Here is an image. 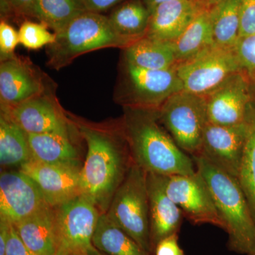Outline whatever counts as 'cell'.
Segmentation results:
<instances>
[{
    "label": "cell",
    "mask_w": 255,
    "mask_h": 255,
    "mask_svg": "<svg viewBox=\"0 0 255 255\" xmlns=\"http://www.w3.org/2000/svg\"><path fill=\"white\" fill-rule=\"evenodd\" d=\"M86 142L80 191L101 211L108 210L132 163L122 124H96L68 114Z\"/></svg>",
    "instance_id": "1"
},
{
    "label": "cell",
    "mask_w": 255,
    "mask_h": 255,
    "mask_svg": "<svg viewBox=\"0 0 255 255\" xmlns=\"http://www.w3.org/2000/svg\"><path fill=\"white\" fill-rule=\"evenodd\" d=\"M133 163L147 173L192 175V157L174 142L159 120L158 110L124 108L120 120Z\"/></svg>",
    "instance_id": "2"
},
{
    "label": "cell",
    "mask_w": 255,
    "mask_h": 255,
    "mask_svg": "<svg viewBox=\"0 0 255 255\" xmlns=\"http://www.w3.org/2000/svg\"><path fill=\"white\" fill-rule=\"evenodd\" d=\"M196 170L206 182L228 236L231 251L255 255V220L236 177L204 156H191Z\"/></svg>",
    "instance_id": "3"
},
{
    "label": "cell",
    "mask_w": 255,
    "mask_h": 255,
    "mask_svg": "<svg viewBox=\"0 0 255 255\" xmlns=\"http://www.w3.org/2000/svg\"><path fill=\"white\" fill-rule=\"evenodd\" d=\"M55 34L54 43L46 47V54L47 65L57 70L89 52L107 48L124 50L135 43L119 36L109 16L90 11L79 15Z\"/></svg>",
    "instance_id": "4"
},
{
    "label": "cell",
    "mask_w": 255,
    "mask_h": 255,
    "mask_svg": "<svg viewBox=\"0 0 255 255\" xmlns=\"http://www.w3.org/2000/svg\"><path fill=\"white\" fill-rule=\"evenodd\" d=\"M182 90L176 66L166 70H147L122 60L114 100L124 109L159 110L169 97Z\"/></svg>",
    "instance_id": "5"
},
{
    "label": "cell",
    "mask_w": 255,
    "mask_h": 255,
    "mask_svg": "<svg viewBox=\"0 0 255 255\" xmlns=\"http://www.w3.org/2000/svg\"><path fill=\"white\" fill-rule=\"evenodd\" d=\"M106 214L142 249L153 253L146 172L133 162Z\"/></svg>",
    "instance_id": "6"
},
{
    "label": "cell",
    "mask_w": 255,
    "mask_h": 255,
    "mask_svg": "<svg viewBox=\"0 0 255 255\" xmlns=\"http://www.w3.org/2000/svg\"><path fill=\"white\" fill-rule=\"evenodd\" d=\"M158 112L161 124L176 144L188 155L199 154L209 124L206 96L182 90L169 97Z\"/></svg>",
    "instance_id": "7"
},
{
    "label": "cell",
    "mask_w": 255,
    "mask_h": 255,
    "mask_svg": "<svg viewBox=\"0 0 255 255\" xmlns=\"http://www.w3.org/2000/svg\"><path fill=\"white\" fill-rule=\"evenodd\" d=\"M56 255L88 254L101 211L85 196H77L54 207Z\"/></svg>",
    "instance_id": "8"
},
{
    "label": "cell",
    "mask_w": 255,
    "mask_h": 255,
    "mask_svg": "<svg viewBox=\"0 0 255 255\" xmlns=\"http://www.w3.org/2000/svg\"><path fill=\"white\" fill-rule=\"evenodd\" d=\"M184 91L206 96L233 74L242 71L234 48L216 44L176 65Z\"/></svg>",
    "instance_id": "9"
},
{
    "label": "cell",
    "mask_w": 255,
    "mask_h": 255,
    "mask_svg": "<svg viewBox=\"0 0 255 255\" xmlns=\"http://www.w3.org/2000/svg\"><path fill=\"white\" fill-rule=\"evenodd\" d=\"M53 90V82L28 58L15 55L1 61V108H12Z\"/></svg>",
    "instance_id": "10"
},
{
    "label": "cell",
    "mask_w": 255,
    "mask_h": 255,
    "mask_svg": "<svg viewBox=\"0 0 255 255\" xmlns=\"http://www.w3.org/2000/svg\"><path fill=\"white\" fill-rule=\"evenodd\" d=\"M27 133H52L73 137L78 130L50 90L10 109L1 108ZM69 116V115H68Z\"/></svg>",
    "instance_id": "11"
},
{
    "label": "cell",
    "mask_w": 255,
    "mask_h": 255,
    "mask_svg": "<svg viewBox=\"0 0 255 255\" xmlns=\"http://www.w3.org/2000/svg\"><path fill=\"white\" fill-rule=\"evenodd\" d=\"M163 182L167 195L190 222L224 230L209 188L197 172L192 175L163 176Z\"/></svg>",
    "instance_id": "12"
},
{
    "label": "cell",
    "mask_w": 255,
    "mask_h": 255,
    "mask_svg": "<svg viewBox=\"0 0 255 255\" xmlns=\"http://www.w3.org/2000/svg\"><path fill=\"white\" fill-rule=\"evenodd\" d=\"M255 120L232 126H206L202 146L198 155L238 179L247 140Z\"/></svg>",
    "instance_id": "13"
},
{
    "label": "cell",
    "mask_w": 255,
    "mask_h": 255,
    "mask_svg": "<svg viewBox=\"0 0 255 255\" xmlns=\"http://www.w3.org/2000/svg\"><path fill=\"white\" fill-rule=\"evenodd\" d=\"M41 189L21 171L1 172L0 219L14 225L49 206Z\"/></svg>",
    "instance_id": "14"
},
{
    "label": "cell",
    "mask_w": 255,
    "mask_h": 255,
    "mask_svg": "<svg viewBox=\"0 0 255 255\" xmlns=\"http://www.w3.org/2000/svg\"><path fill=\"white\" fill-rule=\"evenodd\" d=\"M209 123L232 126L255 120L251 113V97L243 71L233 74L206 95Z\"/></svg>",
    "instance_id": "15"
},
{
    "label": "cell",
    "mask_w": 255,
    "mask_h": 255,
    "mask_svg": "<svg viewBox=\"0 0 255 255\" xmlns=\"http://www.w3.org/2000/svg\"><path fill=\"white\" fill-rule=\"evenodd\" d=\"M80 165L43 163L31 159L19 170L33 179L48 205L54 208L81 194Z\"/></svg>",
    "instance_id": "16"
},
{
    "label": "cell",
    "mask_w": 255,
    "mask_h": 255,
    "mask_svg": "<svg viewBox=\"0 0 255 255\" xmlns=\"http://www.w3.org/2000/svg\"><path fill=\"white\" fill-rule=\"evenodd\" d=\"M146 178L150 214V241L154 253L159 242L179 232L184 215L166 193L163 176L146 172Z\"/></svg>",
    "instance_id": "17"
},
{
    "label": "cell",
    "mask_w": 255,
    "mask_h": 255,
    "mask_svg": "<svg viewBox=\"0 0 255 255\" xmlns=\"http://www.w3.org/2000/svg\"><path fill=\"white\" fill-rule=\"evenodd\" d=\"M208 7L201 0H176L159 5L150 11L146 36L173 42Z\"/></svg>",
    "instance_id": "18"
},
{
    "label": "cell",
    "mask_w": 255,
    "mask_h": 255,
    "mask_svg": "<svg viewBox=\"0 0 255 255\" xmlns=\"http://www.w3.org/2000/svg\"><path fill=\"white\" fill-rule=\"evenodd\" d=\"M23 243L37 255H56L54 208L49 206L14 225Z\"/></svg>",
    "instance_id": "19"
},
{
    "label": "cell",
    "mask_w": 255,
    "mask_h": 255,
    "mask_svg": "<svg viewBox=\"0 0 255 255\" xmlns=\"http://www.w3.org/2000/svg\"><path fill=\"white\" fill-rule=\"evenodd\" d=\"M124 61L137 68L166 70L177 64L172 42L145 36L124 49Z\"/></svg>",
    "instance_id": "20"
},
{
    "label": "cell",
    "mask_w": 255,
    "mask_h": 255,
    "mask_svg": "<svg viewBox=\"0 0 255 255\" xmlns=\"http://www.w3.org/2000/svg\"><path fill=\"white\" fill-rule=\"evenodd\" d=\"M27 135L32 159L49 164L80 165V154L73 137L52 133Z\"/></svg>",
    "instance_id": "21"
},
{
    "label": "cell",
    "mask_w": 255,
    "mask_h": 255,
    "mask_svg": "<svg viewBox=\"0 0 255 255\" xmlns=\"http://www.w3.org/2000/svg\"><path fill=\"white\" fill-rule=\"evenodd\" d=\"M32 159L24 131L6 111L0 114V163L1 167H20Z\"/></svg>",
    "instance_id": "22"
},
{
    "label": "cell",
    "mask_w": 255,
    "mask_h": 255,
    "mask_svg": "<svg viewBox=\"0 0 255 255\" xmlns=\"http://www.w3.org/2000/svg\"><path fill=\"white\" fill-rule=\"evenodd\" d=\"M93 246L107 255H152L119 227L106 213L101 214L93 239Z\"/></svg>",
    "instance_id": "23"
},
{
    "label": "cell",
    "mask_w": 255,
    "mask_h": 255,
    "mask_svg": "<svg viewBox=\"0 0 255 255\" xmlns=\"http://www.w3.org/2000/svg\"><path fill=\"white\" fill-rule=\"evenodd\" d=\"M211 8L201 11L182 34L172 42L177 63L190 59L214 44Z\"/></svg>",
    "instance_id": "24"
},
{
    "label": "cell",
    "mask_w": 255,
    "mask_h": 255,
    "mask_svg": "<svg viewBox=\"0 0 255 255\" xmlns=\"http://www.w3.org/2000/svg\"><path fill=\"white\" fill-rule=\"evenodd\" d=\"M150 17V11L141 0L127 1L109 16L114 31L134 42L147 34Z\"/></svg>",
    "instance_id": "25"
},
{
    "label": "cell",
    "mask_w": 255,
    "mask_h": 255,
    "mask_svg": "<svg viewBox=\"0 0 255 255\" xmlns=\"http://www.w3.org/2000/svg\"><path fill=\"white\" fill-rule=\"evenodd\" d=\"M211 13L215 44L234 48L240 38L241 0H221Z\"/></svg>",
    "instance_id": "26"
},
{
    "label": "cell",
    "mask_w": 255,
    "mask_h": 255,
    "mask_svg": "<svg viewBox=\"0 0 255 255\" xmlns=\"http://www.w3.org/2000/svg\"><path fill=\"white\" fill-rule=\"evenodd\" d=\"M86 11L83 0H35L31 16L57 33Z\"/></svg>",
    "instance_id": "27"
},
{
    "label": "cell",
    "mask_w": 255,
    "mask_h": 255,
    "mask_svg": "<svg viewBox=\"0 0 255 255\" xmlns=\"http://www.w3.org/2000/svg\"><path fill=\"white\" fill-rule=\"evenodd\" d=\"M238 180L255 220V124L245 146Z\"/></svg>",
    "instance_id": "28"
},
{
    "label": "cell",
    "mask_w": 255,
    "mask_h": 255,
    "mask_svg": "<svg viewBox=\"0 0 255 255\" xmlns=\"http://www.w3.org/2000/svg\"><path fill=\"white\" fill-rule=\"evenodd\" d=\"M20 44L29 50H38L54 43L56 34L42 23L25 21L18 30Z\"/></svg>",
    "instance_id": "29"
},
{
    "label": "cell",
    "mask_w": 255,
    "mask_h": 255,
    "mask_svg": "<svg viewBox=\"0 0 255 255\" xmlns=\"http://www.w3.org/2000/svg\"><path fill=\"white\" fill-rule=\"evenodd\" d=\"M234 50L242 71L255 78V34L239 38Z\"/></svg>",
    "instance_id": "30"
},
{
    "label": "cell",
    "mask_w": 255,
    "mask_h": 255,
    "mask_svg": "<svg viewBox=\"0 0 255 255\" xmlns=\"http://www.w3.org/2000/svg\"><path fill=\"white\" fill-rule=\"evenodd\" d=\"M20 43L18 31L9 23H0V60L9 59L15 55V49Z\"/></svg>",
    "instance_id": "31"
},
{
    "label": "cell",
    "mask_w": 255,
    "mask_h": 255,
    "mask_svg": "<svg viewBox=\"0 0 255 255\" xmlns=\"http://www.w3.org/2000/svg\"><path fill=\"white\" fill-rule=\"evenodd\" d=\"M255 34V0H241L240 38Z\"/></svg>",
    "instance_id": "32"
},
{
    "label": "cell",
    "mask_w": 255,
    "mask_h": 255,
    "mask_svg": "<svg viewBox=\"0 0 255 255\" xmlns=\"http://www.w3.org/2000/svg\"><path fill=\"white\" fill-rule=\"evenodd\" d=\"M5 255H37L23 243L13 224L10 227Z\"/></svg>",
    "instance_id": "33"
},
{
    "label": "cell",
    "mask_w": 255,
    "mask_h": 255,
    "mask_svg": "<svg viewBox=\"0 0 255 255\" xmlns=\"http://www.w3.org/2000/svg\"><path fill=\"white\" fill-rule=\"evenodd\" d=\"M155 255H185L179 245L178 233L162 240L155 249Z\"/></svg>",
    "instance_id": "34"
},
{
    "label": "cell",
    "mask_w": 255,
    "mask_h": 255,
    "mask_svg": "<svg viewBox=\"0 0 255 255\" xmlns=\"http://www.w3.org/2000/svg\"><path fill=\"white\" fill-rule=\"evenodd\" d=\"M87 11L100 13L110 9L124 0H83Z\"/></svg>",
    "instance_id": "35"
},
{
    "label": "cell",
    "mask_w": 255,
    "mask_h": 255,
    "mask_svg": "<svg viewBox=\"0 0 255 255\" xmlns=\"http://www.w3.org/2000/svg\"><path fill=\"white\" fill-rule=\"evenodd\" d=\"M18 14L31 16L35 0H4Z\"/></svg>",
    "instance_id": "36"
},
{
    "label": "cell",
    "mask_w": 255,
    "mask_h": 255,
    "mask_svg": "<svg viewBox=\"0 0 255 255\" xmlns=\"http://www.w3.org/2000/svg\"><path fill=\"white\" fill-rule=\"evenodd\" d=\"M11 223L3 219H0V255L6 254V243L9 238Z\"/></svg>",
    "instance_id": "37"
},
{
    "label": "cell",
    "mask_w": 255,
    "mask_h": 255,
    "mask_svg": "<svg viewBox=\"0 0 255 255\" xmlns=\"http://www.w3.org/2000/svg\"><path fill=\"white\" fill-rule=\"evenodd\" d=\"M144 4L147 6L150 12L156 6L159 5L164 4V3L170 2V1H176V0H142Z\"/></svg>",
    "instance_id": "38"
},
{
    "label": "cell",
    "mask_w": 255,
    "mask_h": 255,
    "mask_svg": "<svg viewBox=\"0 0 255 255\" xmlns=\"http://www.w3.org/2000/svg\"><path fill=\"white\" fill-rule=\"evenodd\" d=\"M201 1L209 7H212V6L217 4L221 0H201Z\"/></svg>",
    "instance_id": "39"
},
{
    "label": "cell",
    "mask_w": 255,
    "mask_h": 255,
    "mask_svg": "<svg viewBox=\"0 0 255 255\" xmlns=\"http://www.w3.org/2000/svg\"><path fill=\"white\" fill-rule=\"evenodd\" d=\"M89 255H107L105 254V253H102V252L99 251L98 250H96V251L92 252V253H90Z\"/></svg>",
    "instance_id": "40"
},
{
    "label": "cell",
    "mask_w": 255,
    "mask_h": 255,
    "mask_svg": "<svg viewBox=\"0 0 255 255\" xmlns=\"http://www.w3.org/2000/svg\"><path fill=\"white\" fill-rule=\"evenodd\" d=\"M89 255L88 254H83V253H82V254H75V255Z\"/></svg>",
    "instance_id": "41"
}]
</instances>
